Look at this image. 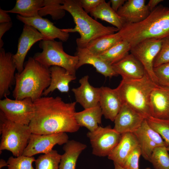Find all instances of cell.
<instances>
[{
	"label": "cell",
	"mask_w": 169,
	"mask_h": 169,
	"mask_svg": "<svg viewBox=\"0 0 169 169\" xmlns=\"http://www.w3.org/2000/svg\"><path fill=\"white\" fill-rule=\"evenodd\" d=\"M158 85L169 87V62L154 68Z\"/></svg>",
	"instance_id": "cell-36"
},
{
	"label": "cell",
	"mask_w": 169,
	"mask_h": 169,
	"mask_svg": "<svg viewBox=\"0 0 169 169\" xmlns=\"http://www.w3.org/2000/svg\"><path fill=\"white\" fill-rule=\"evenodd\" d=\"M13 54L0 49V98L7 96L10 89L15 82L16 67L13 59Z\"/></svg>",
	"instance_id": "cell-16"
},
{
	"label": "cell",
	"mask_w": 169,
	"mask_h": 169,
	"mask_svg": "<svg viewBox=\"0 0 169 169\" xmlns=\"http://www.w3.org/2000/svg\"><path fill=\"white\" fill-rule=\"evenodd\" d=\"M61 8L68 12L75 24L74 28L62 29L68 33L78 32L77 48H85L92 40L102 36L113 34L119 30L114 26H106L90 17L83 9L79 0H63Z\"/></svg>",
	"instance_id": "cell-4"
},
{
	"label": "cell",
	"mask_w": 169,
	"mask_h": 169,
	"mask_svg": "<svg viewBox=\"0 0 169 169\" xmlns=\"http://www.w3.org/2000/svg\"><path fill=\"white\" fill-rule=\"evenodd\" d=\"M145 169H151L150 168H149V167H147Z\"/></svg>",
	"instance_id": "cell-47"
},
{
	"label": "cell",
	"mask_w": 169,
	"mask_h": 169,
	"mask_svg": "<svg viewBox=\"0 0 169 169\" xmlns=\"http://www.w3.org/2000/svg\"><path fill=\"white\" fill-rule=\"evenodd\" d=\"M149 125L162 137L167 146H169V120L150 116L146 119Z\"/></svg>",
	"instance_id": "cell-34"
},
{
	"label": "cell",
	"mask_w": 169,
	"mask_h": 169,
	"mask_svg": "<svg viewBox=\"0 0 169 169\" xmlns=\"http://www.w3.org/2000/svg\"><path fill=\"white\" fill-rule=\"evenodd\" d=\"M39 46L42 51L35 54L33 58L48 68L52 66L62 67L68 73L75 76L78 58L66 53L62 42L43 40L40 41Z\"/></svg>",
	"instance_id": "cell-7"
},
{
	"label": "cell",
	"mask_w": 169,
	"mask_h": 169,
	"mask_svg": "<svg viewBox=\"0 0 169 169\" xmlns=\"http://www.w3.org/2000/svg\"><path fill=\"white\" fill-rule=\"evenodd\" d=\"M146 118L128 105H123L114 120L113 129L121 134L133 133L140 126Z\"/></svg>",
	"instance_id": "cell-15"
},
{
	"label": "cell",
	"mask_w": 169,
	"mask_h": 169,
	"mask_svg": "<svg viewBox=\"0 0 169 169\" xmlns=\"http://www.w3.org/2000/svg\"><path fill=\"white\" fill-rule=\"evenodd\" d=\"M122 40L118 31L98 38L90 42L84 48L90 52L99 55Z\"/></svg>",
	"instance_id": "cell-29"
},
{
	"label": "cell",
	"mask_w": 169,
	"mask_h": 169,
	"mask_svg": "<svg viewBox=\"0 0 169 169\" xmlns=\"http://www.w3.org/2000/svg\"><path fill=\"white\" fill-rule=\"evenodd\" d=\"M8 166V163L7 161L3 159H1L0 160V169H1L2 167Z\"/></svg>",
	"instance_id": "cell-44"
},
{
	"label": "cell",
	"mask_w": 169,
	"mask_h": 169,
	"mask_svg": "<svg viewBox=\"0 0 169 169\" xmlns=\"http://www.w3.org/2000/svg\"><path fill=\"white\" fill-rule=\"evenodd\" d=\"M61 156L56 150H54L40 155L35 161V169H59Z\"/></svg>",
	"instance_id": "cell-32"
},
{
	"label": "cell",
	"mask_w": 169,
	"mask_h": 169,
	"mask_svg": "<svg viewBox=\"0 0 169 169\" xmlns=\"http://www.w3.org/2000/svg\"><path fill=\"white\" fill-rule=\"evenodd\" d=\"M151 116L169 120V87L157 85L151 95Z\"/></svg>",
	"instance_id": "cell-20"
},
{
	"label": "cell",
	"mask_w": 169,
	"mask_h": 169,
	"mask_svg": "<svg viewBox=\"0 0 169 169\" xmlns=\"http://www.w3.org/2000/svg\"><path fill=\"white\" fill-rule=\"evenodd\" d=\"M63 0H44V5L39 10L38 15L41 17L49 15L53 20L63 18L65 11L61 8Z\"/></svg>",
	"instance_id": "cell-31"
},
{
	"label": "cell",
	"mask_w": 169,
	"mask_h": 169,
	"mask_svg": "<svg viewBox=\"0 0 169 169\" xmlns=\"http://www.w3.org/2000/svg\"><path fill=\"white\" fill-rule=\"evenodd\" d=\"M89 78L88 75L82 77L79 80L80 86L72 89L76 102L79 103L84 109L98 105L100 97V88L91 85L89 82Z\"/></svg>",
	"instance_id": "cell-17"
},
{
	"label": "cell",
	"mask_w": 169,
	"mask_h": 169,
	"mask_svg": "<svg viewBox=\"0 0 169 169\" xmlns=\"http://www.w3.org/2000/svg\"><path fill=\"white\" fill-rule=\"evenodd\" d=\"M0 109L10 120L28 125L34 113V102L29 98L18 100L6 96L0 100Z\"/></svg>",
	"instance_id": "cell-8"
},
{
	"label": "cell",
	"mask_w": 169,
	"mask_h": 169,
	"mask_svg": "<svg viewBox=\"0 0 169 169\" xmlns=\"http://www.w3.org/2000/svg\"><path fill=\"white\" fill-rule=\"evenodd\" d=\"M68 140L66 133L43 135L32 133L23 155L32 156L38 154H47L54 146L64 144Z\"/></svg>",
	"instance_id": "cell-11"
},
{
	"label": "cell",
	"mask_w": 169,
	"mask_h": 169,
	"mask_svg": "<svg viewBox=\"0 0 169 169\" xmlns=\"http://www.w3.org/2000/svg\"><path fill=\"white\" fill-rule=\"evenodd\" d=\"M126 1V0H110V1L111 4V8L116 12Z\"/></svg>",
	"instance_id": "cell-41"
},
{
	"label": "cell",
	"mask_w": 169,
	"mask_h": 169,
	"mask_svg": "<svg viewBox=\"0 0 169 169\" xmlns=\"http://www.w3.org/2000/svg\"><path fill=\"white\" fill-rule=\"evenodd\" d=\"M114 169H125L118 164L115 163H114Z\"/></svg>",
	"instance_id": "cell-45"
},
{
	"label": "cell",
	"mask_w": 169,
	"mask_h": 169,
	"mask_svg": "<svg viewBox=\"0 0 169 169\" xmlns=\"http://www.w3.org/2000/svg\"><path fill=\"white\" fill-rule=\"evenodd\" d=\"M162 39L150 38L144 40L132 47L131 53L142 64L146 73L157 84L154 72L153 62L161 47Z\"/></svg>",
	"instance_id": "cell-10"
},
{
	"label": "cell",
	"mask_w": 169,
	"mask_h": 169,
	"mask_svg": "<svg viewBox=\"0 0 169 169\" xmlns=\"http://www.w3.org/2000/svg\"><path fill=\"white\" fill-rule=\"evenodd\" d=\"M103 114L99 104L97 106L76 112L74 116L80 126H84L93 131L97 129L101 123Z\"/></svg>",
	"instance_id": "cell-26"
},
{
	"label": "cell",
	"mask_w": 169,
	"mask_h": 169,
	"mask_svg": "<svg viewBox=\"0 0 169 169\" xmlns=\"http://www.w3.org/2000/svg\"><path fill=\"white\" fill-rule=\"evenodd\" d=\"M139 145L138 141L133 133L121 134L120 141L108 156V158L121 166L125 159Z\"/></svg>",
	"instance_id": "cell-24"
},
{
	"label": "cell",
	"mask_w": 169,
	"mask_h": 169,
	"mask_svg": "<svg viewBox=\"0 0 169 169\" xmlns=\"http://www.w3.org/2000/svg\"><path fill=\"white\" fill-rule=\"evenodd\" d=\"M169 62V37L162 39L160 49L154 62V68Z\"/></svg>",
	"instance_id": "cell-37"
},
{
	"label": "cell",
	"mask_w": 169,
	"mask_h": 169,
	"mask_svg": "<svg viewBox=\"0 0 169 169\" xmlns=\"http://www.w3.org/2000/svg\"><path fill=\"white\" fill-rule=\"evenodd\" d=\"M145 0H128L117 13L125 23H139L145 19L151 12Z\"/></svg>",
	"instance_id": "cell-21"
},
{
	"label": "cell",
	"mask_w": 169,
	"mask_h": 169,
	"mask_svg": "<svg viewBox=\"0 0 169 169\" xmlns=\"http://www.w3.org/2000/svg\"><path fill=\"white\" fill-rule=\"evenodd\" d=\"M36 160L33 156L23 155L18 157H10L7 161L8 169H35L33 163Z\"/></svg>",
	"instance_id": "cell-35"
},
{
	"label": "cell",
	"mask_w": 169,
	"mask_h": 169,
	"mask_svg": "<svg viewBox=\"0 0 169 169\" xmlns=\"http://www.w3.org/2000/svg\"><path fill=\"white\" fill-rule=\"evenodd\" d=\"M44 39L43 35L35 28L24 24L18 39L17 52L13 55V60L18 73H20L23 70L25 57L32 46Z\"/></svg>",
	"instance_id": "cell-13"
},
{
	"label": "cell",
	"mask_w": 169,
	"mask_h": 169,
	"mask_svg": "<svg viewBox=\"0 0 169 169\" xmlns=\"http://www.w3.org/2000/svg\"><path fill=\"white\" fill-rule=\"evenodd\" d=\"M131 48L129 43L122 40L99 55L108 63L112 65L128 54Z\"/></svg>",
	"instance_id": "cell-30"
},
{
	"label": "cell",
	"mask_w": 169,
	"mask_h": 169,
	"mask_svg": "<svg viewBox=\"0 0 169 169\" xmlns=\"http://www.w3.org/2000/svg\"><path fill=\"white\" fill-rule=\"evenodd\" d=\"M32 133L28 125L10 120L0 111V153L3 150H7L15 157L22 155Z\"/></svg>",
	"instance_id": "cell-6"
},
{
	"label": "cell",
	"mask_w": 169,
	"mask_h": 169,
	"mask_svg": "<svg viewBox=\"0 0 169 169\" xmlns=\"http://www.w3.org/2000/svg\"><path fill=\"white\" fill-rule=\"evenodd\" d=\"M90 13L95 20L99 18L107 22L119 30L125 24L124 20L112 8L110 1L106 2L104 0Z\"/></svg>",
	"instance_id": "cell-27"
},
{
	"label": "cell",
	"mask_w": 169,
	"mask_h": 169,
	"mask_svg": "<svg viewBox=\"0 0 169 169\" xmlns=\"http://www.w3.org/2000/svg\"><path fill=\"white\" fill-rule=\"evenodd\" d=\"M112 65L115 73L120 75L122 79H139L146 74L141 63L131 53Z\"/></svg>",
	"instance_id": "cell-19"
},
{
	"label": "cell",
	"mask_w": 169,
	"mask_h": 169,
	"mask_svg": "<svg viewBox=\"0 0 169 169\" xmlns=\"http://www.w3.org/2000/svg\"><path fill=\"white\" fill-rule=\"evenodd\" d=\"M87 147L86 145L74 140H69L64 144V153L61 155L59 169H76L80 154Z\"/></svg>",
	"instance_id": "cell-25"
},
{
	"label": "cell",
	"mask_w": 169,
	"mask_h": 169,
	"mask_svg": "<svg viewBox=\"0 0 169 169\" xmlns=\"http://www.w3.org/2000/svg\"><path fill=\"white\" fill-rule=\"evenodd\" d=\"M75 55L78 58L76 69L85 64L92 65L97 72L105 77L110 78L117 76L112 65L102 59L99 55L93 54L85 48H77Z\"/></svg>",
	"instance_id": "cell-22"
},
{
	"label": "cell",
	"mask_w": 169,
	"mask_h": 169,
	"mask_svg": "<svg viewBox=\"0 0 169 169\" xmlns=\"http://www.w3.org/2000/svg\"><path fill=\"white\" fill-rule=\"evenodd\" d=\"M104 0H79L84 10L87 13H90Z\"/></svg>",
	"instance_id": "cell-39"
},
{
	"label": "cell",
	"mask_w": 169,
	"mask_h": 169,
	"mask_svg": "<svg viewBox=\"0 0 169 169\" xmlns=\"http://www.w3.org/2000/svg\"><path fill=\"white\" fill-rule=\"evenodd\" d=\"M50 73V83L42 95L47 96L56 89L62 93L68 92L69 90V83L76 79L75 75L68 73L64 68L52 66L49 68Z\"/></svg>",
	"instance_id": "cell-23"
},
{
	"label": "cell",
	"mask_w": 169,
	"mask_h": 169,
	"mask_svg": "<svg viewBox=\"0 0 169 169\" xmlns=\"http://www.w3.org/2000/svg\"><path fill=\"white\" fill-rule=\"evenodd\" d=\"M118 32L122 40L129 43L131 47L146 39L169 37V8L158 5L144 20L125 23Z\"/></svg>",
	"instance_id": "cell-2"
},
{
	"label": "cell",
	"mask_w": 169,
	"mask_h": 169,
	"mask_svg": "<svg viewBox=\"0 0 169 169\" xmlns=\"http://www.w3.org/2000/svg\"><path fill=\"white\" fill-rule=\"evenodd\" d=\"M162 0H150L148 2L147 5L151 12L155 8L159 3L163 1Z\"/></svg>",
	"instance_id": "cell-43"
},
{
	"label": "cell",
	"mask_w": 169,
	"mask_h": 169,
	"mask_svg": "<svg viewBox=\"0 0 169 169\" xmlns=\"http://www.w3.org/2000/svg\"><path fill=\"white\" fill-rule=\"evenodd\" d=\"M99 104L105 117L114 121L123 103L116 89L102 86Z\"/></svg>",
	"instance_id": "cell-18"
},
{
	"label": "cell",
	"mask_w": 169,
	"mask_h": 169,
	"mask_svg": "<svg viewBox=\"0 0 169 169\" xmlns=\"http://www.w3.org/2000/svg\"><path fill=\"white\" fill-rule=\"evenodd\" d=\"M76 102L66 103L59 96H44L34 101V113L29 126L32 133H74L80 126L75 118Z\"/></svg>",
	"instance_id": "cell-1"
},
{
	"label": "cell",
	"mask_w": 169,
	"mask_h": 169,
	"mask_svg": "<svg viewBox=\"0 0 169 169\" xmlns=\"http://www.w3.org/2000/svg\"><path fill=\"white\" fill-rule=\"evenodd\" d=\"M12 22L0 23V49L2 48L4 45L2 37L4 34L12 27Z\"/></svg>",
	"instance_id": "cell-40"
},
{
	"label": "cell",
	"mask_w": 169,
	"mask_h": 169,
	"mask_svg": "<svg viewBox=\"0 0 169 169\" xmlns=\"http://www.w3.org/2000/svg\"><path fill=\"white\" fill-rule=\"evenodd\" d=\"M133 133L138 141L141 155L149 161L153 150L156 147H167L161 136L149 125L146 119L139 128Z\"/></svg>",
	"instance_id": "cell-12"
},
{
	"label": "cell",
	"mask_w": 169,
	"mask_h": 169,
	"mask_svg": "<svg viewBox=\"0 0 169 169\" xmlns=\"http://www.w3.org/2000/svg\"><path fill=\"white\" fill-rule=\"evenodd\" d=\"M44 0H17L14 7L6 11L24 17H32L39 15L38 12L44 6Z\"/></svg>",
	"instance_id": "cell-28"
},
{
	"label": "cell",
	"mask_w": 169,
	"mask_h": 169,
	"mask_svg": "<svg viewBox=\"0 0 169 169\" xmlns=\"http://www.w3.org/2000/svg\"><path fill=\"white\" fill-rule=\"evenodd\" d=\"M50 80L49 68L30 57L24 64L23 70L15 74L13 96L18 100L29 98L34 102L42 97Z\"/></svg>",
	"instance_id": "cell-3"
},
{
	"label": "cell",
	"mask_w": 169,
	"mask_h": 169,
	"mask_svg": "<svg viewBox=\"0 0 169 169\" xmlns=\"http://www.w3.org/2000/svg\"><path fill=\"white\" fill-rule=\"evenodd\" d=\"M167 147L159 146L153 150L149 161L155 169H169V154Z\"/></svg>",
	"instance_id": "cell-33"
},
{
	"label": "cell",
	"mask_w": 169,
	"mask_h": 169,
	"mask_svg": "<svg viewBox=\"0 0 169 169\" xmlns=\"http://www.w3.org/2000/svg\"><path fill=\"white\" fill-rule=\"evenodd\" d=\"M87 136L91 145L92 154L100 157L108 156L121 137V134L110 125L105 127L99 126L94 131L88 132Z\"/></svg>",
	"instance_id": "cell-9"
},
{
	"label": "cell",
	"mask_w": 169,
	"mask_h": 169,
	"mask_svg": "<svg viewBox=\"0 0 169 169\" xmlns=\"http://www.w3.org/2000/svg\"><path fill=\"white\" fill-rule=\"evenodd\" d=\"M157 85L146 73L139 79H122L116 89L123 104L131 107L146 119L151 116L150 96Z\"/></svg>",
	"instance_id": "cell-5"
},
{
	"label": "cell",
	"mask_w": 169,
	"mask_h": 169,
	"mask_svg": "<svg viewBox=\"0 0 169 169\" xmlns=\"http://www.w3.org/2000/svg\"><path fill=\"white\" fill-rule=\"evenodd\" d=\"M141 155V149L138 145L128 155L120 166L125 169H139V161Z\"/></svg>",
	"instance_id": "cell-38"
},
{
	"label": "cell",
	"mask_w": 169,
	"mask_h": 169,
	"mask_svg": "<svg viewBox=\"0 0 169 169\" xmlns=\"http://www.w3.org/2000/svg\"><path fill=\"white\" fill-rule=\"evenodd\" d=\"M167 148L168 151H169V146L167 147Z\"/></svg>",
	"instance_id": "cell-46"
},
{
	"label": "cell",
	"mask_w": 169,
	"mask_h": 169,
	"mask_svg": "<svg viewBox=\"0 0 169 169\" xmlns=\"http://www.w3.org/2000/svg\"><path fill=\"white\" fill-rule=\"evenodd\" d=\"M6 10L0 9V23L11 22V18Z\"/></svg>",
	"instance_id": "cell-42"
},
{
	"label": "cell",
	"mask_w": 169,
	"mask_h": 169,
	"mask_svg": "<svg viewBox=\"0 0 169 169\" xmlns=\"http://www.w3.org/2000/svg\"><path fill=\"white\" fill-rule=\"evenodd\" d=\"M17 18L23 23L33 27L44 37V40H54L58 38L62 42H66L68 39L69 33L63 31L55 26L47 18H43L39 15L26 18L17 15Z\"/></svg>",
	"instance_id": "cell-14"
}]
</instances>
